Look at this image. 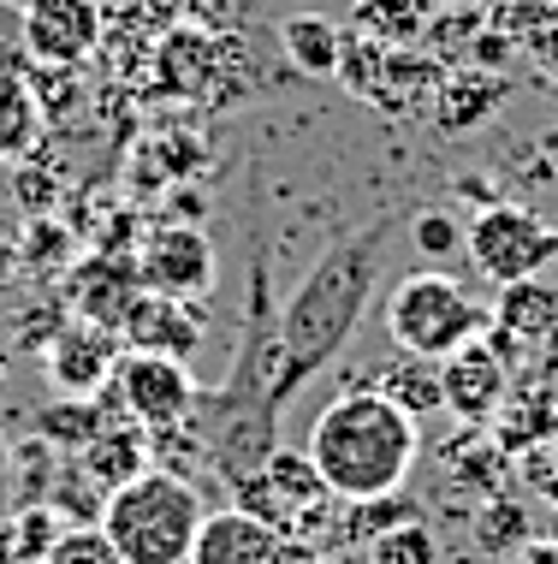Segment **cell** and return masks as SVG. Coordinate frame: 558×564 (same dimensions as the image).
Wrapping results in <instances>:
<instances>
[{"instance_id": "3957f363", "label": "cell", "mask_w": 558, "mask_h": 564, "mask_svg": "<svg viewBox=\"0 0 558 564\" xmlns=\"http://www.w3.org/2000/svg\"><path fill=\"white\" fill-rule=\"evenodd\" d=\"M203 517V494L178 469H143L108 494L96 529L125 564H185Z\"/></svg>"}, {"instance_id": "4316f807", "label": "cell", "mask_w": 558, "mask_h": 564, "mask_svg": "<svg viewBox=\"0 0 558 564\" xmlns=\"http://www.w3.org/2000/svg\"><path fill=\"white\" fill-rule=\"evenodd\" d=\"M42 564H125V558H119L113 541L89 523V529H59V541L42 553Z\"/></svg>"}, {"instance_id": "5b68a950", "label": "cell", "mask_w": 558, "mask_h": 564, "mask_svg": "<svg viewBox=\"0 0 558 564\" xmlns=\"http://www.w3.org/2000/svg\"><path fill=\"white\" fill-rule=\"evenodd\" d=\"M232 506L262 517V523H274L280 535L292 541H309L327 529V517H333V487L321 481V469L309 464V452H292V446H274L262 469H250L244 481L232 487Z\"/></svg>"}, {"instance_id": "8992f818", "label": "cell", "mask_w": 558, "mask_h": 564, "mask_svg": "<svg viewBox=\"0 0 558 564\" xmlns=\"http://www.w3.org/2000/svg\"><path fill=\"white\" fill-rule=\"evenodd\" d=\"M463 256H470L475 273L493 285L540 280V273L558 262V232L523 203H488L470 220V232H463Z\"/></svg>"}, {"instance_id": "5bb4252c", "label": "cell", "mask_w": 558, "mask_h": 564, "mask_svg": "<svg viewBox=\"0 0 558 564\" xmlns=\"http://www.w3.org/2000/svg\"><path fill=\"white\" fill-rule=\"evenodd\" d=\"M119 333L113 327H96V322H72L54 333L48 345V380L66 399H96L101 387L113 380V362H119Z\"/></svg>"}, {"instance_id": "1f68e13d", "label": "cell", "mask_w": 558, "mask_h": 564, "mask_svg": "<svg viewBox=\"0 0 558 564\" xmlns=\"http://www.w3.org/2000/svg\"><path fill=\"white\" fill-rule=\"evenodd\" d=\"M19 268H24V262H19V238H12V232H0V280H12Z\"/></svg>"}, {"instance_id": "ffe728a7", "label": "cell", "mask_w": 558, "mask_h": 564, "mask_svg": "<svg viewBox=\"0 0 558 564\" xmlns=\"http://www.w3.org/2000/svg\"><path fill=\"white\" fill-rule=\"evenodd\" d=\"M143 457H149V429H138V422H108L84 446V469H89V481L119 487V481L143 476Z\"/></svg>"}, {"instance_id": "2e32d148", "label": "cell", "mask_w": 558, "mask_h": 564, "mask_svg": "<svg viewBox=\"0 0 558 564\" xmlns=\"http://www.w3.org/2000/svg\"><path fill=\"white\" fill-rule=\"evenodd\" d=\"M493 327H500L505 345H529V350L547 345V339H558V285H547V280L500 285Z\"/></svg>"}, {"instance_id": "44dd1931", "label": "cell", "mask_w": 558, "mask_h": 564, "mask_svg": "<svg viewBox=\"0 0 558 564\" xmlns=\"http://www.w3.org/2000/svg\"><path fill=\"white\" fill-rule=\"evenodd\" d=\"M428 19H434L428 0H357V7H351V30H357V36L386 42V48H411V42H422Z\"/></svg>"}, {"instance_id": "ba28073f", "label": "cell", "mask_w": 558, "mask_h": 564, "mask_svg": "<svg viewBox=\"0 0 558 564\" xmlns=\"http://www.w3.org/2000/svg\"><path fill=\"white\" fill-rule=\"evenodd\" d=\"M138 280H143V292L208 303V292L220 280L215 243H208L203 226H185V220L149 226V238L138 243Z\"/></svg>"}, {"instance_id": "cb8c5ba5", "label": "cell", "mask_w": 558, "mask_h": 564, "mask_svg": "<svg viewBox=\"0 0 558 564\" xmlns=\"http://www.w3.org/2000/svg\"><path fill=\"white\" fill-rule=\"evenodd\" d=\"M19 262L42 268V273H66L72 262H78V232L59 226L54 215H30L24 238H19Z\"/></svg>"}, {"instance_id": "603a6c76", "label": "cell", "mask_w": 558, "mask_h": 564, "mask_svg": "<svg viewBox=\"0 0 558 564\" xmlns=\"http://www.w3.org/2000/svg\"><path fill=\"white\" fill-rule=\"evenodd\" d=\"M12 191H19V208L24 215H54L59 191H66V166H59L54 149H30L24 161H12Z\"/></svg>"}, {"instance_id": "8fae6325", "label": "cell", "mask_w": 558, "mask_h": 564, "mask_svg": "<svg viewBox=\"0 0 558 564\" xmlns=\"http://www.w3.org/2000/svg\"><path fill=\"white\" fill-rule=\"evenodd\" d=\"M101 42L96 0H30L24 7V54L36 66H84Z\"/></svg>"}, {"instance_id": "d4e9b609", "label": "cell", "mask_w": 558, "mask_h": 564, "mask_svg": "<svg viewBox=\"0 0 558 564\" xmlns=\"http://www.w3.org/2000/svg\"><path fill=\"white\" fill-rule=\"evenodd\" d=\"M369 564H440V535L422 517H404L369 541Z\"/></svg>"}, {"instance_id": "4fadbf2b", "label": "cell", "mask_w": 558, "mask_h": 564, "mask_svg": "<svg viewBox=\"0 0 558 564\" xmlns=\"http://www.w3.org/2000/svg\"><path fill=\"white\" fill-rule=\"evenodd\" d=\"M143 280H138V256H119V250H89L66 268V303L96 327H113L125 322V310L138 303Z\"/></svg>"}, {"instance_id": "9a60e30c", "label": "cell", "mask_w": 558, "mask_h": 564, "mask_svg": "<svg viewBox=\"0 0 558 564\" xmlns=\"http://www.w3.org/2000/svg\"><path fill=\"white\" fill-rule=\"evenodd\" d=\"M505 96H511V78L505 72H493V66H451L440 72V84H434V126L440 131H470L481 126L488 113H500L505 108Z\"/></svg>"}, {"instance_id": "f546056e", "label": "cell", "mask_w": 558, "mask_h": 564, "mask_svg": "<svg viewBox=\"0 0 558 564\" xmlns=\"http://www.w3.org/2000/svg\"><path fill=\"white\" fill-rule=\"evenodd\" d=\"M208 215V203H203V191H190V185H173L167 191V220H185V226H203Z\"/></svg>"}, {"instance_id": "9c48e42d", "label": "cell", "mask_w": 558, "mask_h": 564, "mask_svg": "<svg viewBox=\"0 0 558 564\" xmlns=\"http://www.w3.org/2000/svg\"><path fill=\"white\" fill-rule=\"evenodd\" d=\"M304 558H309L304 541L280 535L274 523H262V517H250L238 506H226V511L203 517L185 564H304Z\"/></svg>"}, {"instance_id": "e0dca14e", "label": "cell", "mask_w": 558, "mask_h": 564, "mask_svg": "<svg viewBox=\"0 0 558 564\" xmlns=\"http://www.w3.org/2000/svg\"><path fill=\"white\" fill-rule=\"evenodd\" d=\"M374 380H381L374 392H381V399H392V404H398L411 422L434 416V410H446L440 362H434V357H411V350H398V357H392V362H386V369L374 375Z\"/></svg>"}, {"instance_id": "ac0fdd59", "label": "cell", "mask_w": 558, "mask_h": 564, "mask_svg": "<svg viewBox=\"0 0 558 564\" xmlns=\"http://www.w3.org/2000/svg\"><path fill=\"white\" fill-rule=\"evenodd\" d=\"M42 143V101L24 72L0 66V166L24 161Z\"/></svg>"}, {"instance_id": "277c9868", "label": "cell", "mask_w": 558, "mask_h": 564, "mask_svg": "<svg viewBox=\"0 0 558 564\" xmlns=\"http://www.w3.org/2000/svg\"><path fill=\"white\" fill-rule=\"evenodd\" d=\"M488 333V310L463 292V280H451L440 268L404 273L386 292V339L411 357H451L458 345H470Z\"/></svg>"}, {"instance_id": "d6a6232c", "label": "cell", "mask_w": 558, "mask_h": 564, "mask_svg": "<svg viewBox=\"0 0 558 564\" xmlns=\"http://www.w3.org/2000/svg\"><path fill=\"white\" fill-rule=\"evenodd\" d=\"M304 564H327V558H304Z\"/></svg>"}, {"instance_id": "30bf717a", "label": "cell", "mask_w": 558, "mask_h": 564, "mask_svg": "<svg viewBox=\"0 0 558 564\" xmlns=\"http://www.w3.org/2000/svg\"><path fill=\"white\" fill-rule=\"evenodd\" d=\"M440 387H446V410L458 422H481L500 416V404L511 399V362H505V345H488V339H470L458 345L451 357H440Z\"/></svg>"}, {"instance_id": "f1b7e54d", "label": "cell", "mask_w": 558, "mask_h": 564, "mask_svg": "<svg viewBox=\"0 0 558 564\" xmlns=\"http://www.w3.org/2000/svg\"><path fill=\"white\" fill-rule=\"evenodd\" d=\"M54 541H59L54 511H24L19 517V546H12V553H19V564H42V553H48Z\"/></svg>"}, {"instance_id": "d6986e66", "label": "cell", "mask_w": 558, "mask_h": 564, "mask_svg": "<svg viewBox=\"0 0 558 564\" xmlns=\"http://www.w3.org/2000/svg\"><path fill=\"white\" fill-rule=\"evenodd\" d=\"M280 48H285V59H292L297 72H309V78H333L344 30L333 19H321V12H292V19H280Z\"/></svg>"}, {"instance_id": "484cf974", "label": "cell", "mask_w": 558, "mask_h": 564, "mask_svg": "<svg viewBox=\"0 0 558 564\" xmlns=\"http://www.w3.org/2000/svg\"><path fill=\"white\" fill-rule=\"evenodd\" d=\"M529 535H535L529 511H523L517 499H488L481 517H475V546H481V553H493V558H511Z\"/></svg>"}, {"instance_id": "7402d4cb", "label": "cell", "mask_w": 558, "mask_h": 564, "mask_svg": "<svg viewBox=\"0 0 558 564\" xmlns=\"http://www.w3.org/2000/svg\"><path fill=\"white\" fill-rule=\"evenodd\" d=\"M113 416H119V410L101 399V392H96V399H59V404H48L36 416V434L48 440V446H59V452H84ZM119 422H125V416H119Z\"/></svg>"}, {"instance_id": "4dcf8cb0", "label": "cell", "mask_w": 558, "mask_h": 564, "mask_svg": "<svg viewBox=\"0 0 558 564\" xmlns=\"http://www.w3.org/2000/svg\"><path fill=\"white\" fill-rule=\"evenodd\" d=\"M511 564H558V541L552 535H529L517 553H511Z\"/></svg>"}, {"instance_id": "83f0119b", "label": "cell", "mask_w": 558, "mask_h": 564, "mask_svg": "<svg viewBox=\"0 0 558 564\" xmlns=\"http://www.w3.org/2000/svg\"><path fill=\"white\" fill-rule=\"evenodd\" d=\"M411 238H416V250L428 256V262H451V256L463 250V226L440 215V208H422V215L411 220Z\"/></svg>"}, {"instance_id": "7a4b0ae2", "label": "cell", "mask_w": 558, "mask_h": 564, "mask_svg": "<svg viewBox=\"0 0 558 564\" xmlns=\"http://www.w3.org/2000/svg\"><path fill=\"white\" fill-rule=\"evenodd\" d=\"M309 464L321 469V481L333 487V499L363 506V499L404 494L422 452L416 422L404 416L392 399H381L374 387H351L315 416L309 429Z\"/></svg>"}, {"instance_id": "52a82bcc", "label": "cell", "mask_w": 558, "mask_h": 564, "mask_svg": "<svg viewBox=\"0 0 558 564\" xmlns=\"http://www.w3.org/2000/svg\"><path fill=\"white\" fill-rule=\"evenodd\" d=\"M196 380L178 357H155V350H119L113 362V380L101 387V399H108L125 422H138V429H178V422L196 410Z\"/></svg>"}, {"instance_id": "7c38bea8", "label": "cell", "mask_w": 558, "mask_h": 564, "mask_svg": "<svg viewBox=\"0 0 558 564\" xmlns=\"http://www.w3.org/2000/svg\"><path fill=\"white\" fill-rule=\"evenodd\" d=\"M203 333H208V303L138 292V303H131L125 322H119V345H125V350H155V357H178V362H185L190 350H203Z\"/></svg>"}, {"instance_id": "6da1fadb", "label": "cell", "mask_w": 558, "mask_h": 564, "mask_svg": "<svg viewBox=\"0 0 558 564\" xmlns=\"http://www.w3.org/2000/svg\"><path fill=\"white\" fill-rule=\"evenodd\" d=\"M386 238H392V215L369 220L363 232L333 238L315 256V268L292 285V297L280 303V404H292L357 339L386 268Z\"/></svg>"}]
</instances>
